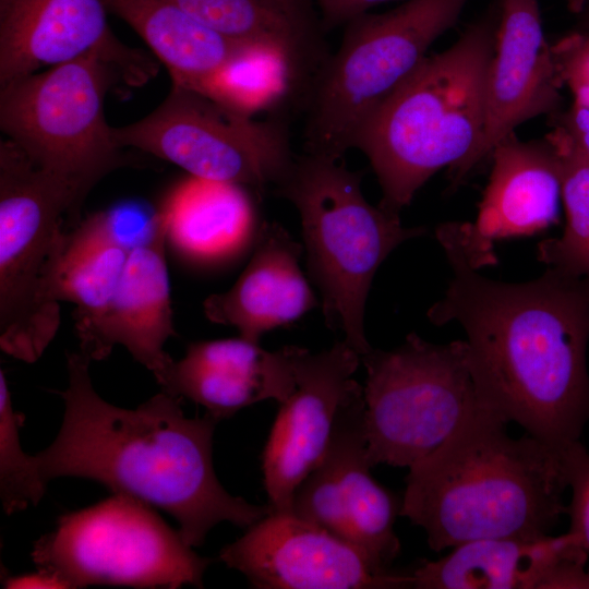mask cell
<instances>
[{
  "label": "cell",
  "instance_id": "cell-19",
  "mask_svg": "<svg viewBox=\"0 0 589 589\" xmlns=\"http://www.w3.org/2000/svg\"><path fill=\"white\" fill-rule=\"evenodd\" d=\"M589 553L567 531L459 544L411 573L417 589H586Z\"/></svg>",
  "mask_w": 589,
  "mask_h": 589
},
{
  "label": "cell",
  "instance_id": "cell-36",
  "mask_svg": "<svg viewBox=\"0 0 589 589\" xmlns=\"http://www.w3.org/2000/svg\"><path fill=\"white\" fill-rule=\"evenodd\" d=\"M586 573V589H589V567L587 568Z\"/></svg>",
  "mask_w": 589,
  "mask_h": 589
},
{
  "label": "cell",
  "instance_id": "cell-21",
  "mask_svg": "<svg viewBox=\"0 0 589 589\" xmlns=\"http://www.w3.org/2000/svg\"><path fill=\"white\" fill-rule=\"evenodd\" d=\"M301 253L302 245L283 226L265 223L237 281L204 301L205 316L213 323L235 326L240 337L253 342L297 321L317 305L300 268Z\"/></svg>",
  "mask_w": 589,
  "mask_h": 589
},
{
  "label": "cell",
  "instance_id": "cell-24",
  "mask_svg": "<svg viewBox=\"0 0 589 589\" xmlns=\"http://www.w3.org/2000/svg\"><path fill=\"white\" fill-rule=\"evenodd\" d=\"M248 189L190 176L165 203L170 229L180 231L187 250L204 260L255 245L265 223L259 220Z\"/></svg>",
  "mask_w": 589,
  "mask_h": 589
},
{
  "label": "cell",
  "instance_id": "cell-26",
  "mask_svg": "<svg viewBox=\"0 0 589 589\" xmlns=\"http://www.w3.org/2000/svg\"><path fill=\"white\" fill-rule=\"evenodd\" d=\"M545 137L556 151L562 172L565 227L557 238L541 241L537 257L548 267L572 277L589 278V161L557 127Z\"/></svg>",
  "mask_w": 589,
  "mask_h": 589
},
{
  "label": "cell",
  "instance_id": "cell-5",
  "mask_svg": "<svg viewBox=\"0 0 589 589\" xmlns=\"http://www.w3.org/2000/svg\"><path fill=\"white\" fill-rule=\"evenodd\" d=\"M361 180L362 172L348 169L342 158L305 152L275 185L299 213L308 271L320 289L325 322L342 332L360 357L372 349L364 309L377 268L400 243L428 232L405 227L399 215L371 205Z\"/></svg>",
  "mask_w": 589,
  "mask_h": 589
},
{
  "label": "cell",
  "instance_id": "cell-33",
  "mask_svg": "<svg viewBox=\"0 0 589 589\" xmlns=\"http://www.w3.org/2000/svg\"><path fill=\"white\" fill-rule=\"evenodd\" d=\"M4 585L5 588H68L60 578L41 569L28 575L9 577Z\"/></svg>",
  "mask_w": 589,
  "mask_h": 589
},
{
  "label": "cell",
  "instance_id": "cell-28",
  "mask_svg": "<svg viewBox=\"0 0 589 589\" xmlns=\"http://www.w3.org/2000/svg\"><path fill=\"white\" fill-rule=\"evenodd\" d=\"M24 416L13 409L4 372L0 371V495L7 514L36 505L44 495L34 456L23 452L20 429Z\"/></svg>",
  "mask_w": 589,
  "mask_h": 589
},
{
  "label": "cell",
  "instance_id": "cell-1",
  "mask_svg": "<svg viewBox=\"0 0 589 589\" xmlns=\"http://www.w3.org/2000/svg\"><path fill=\"white\" fill-rule=\"evenodd\" d=\"M436 238L453 276L430 322L462 326L482 407L563 453L589 421V278L549 267L527 283L493 280L470 264L458 223Z\"/></svg>",
  "mask_w": 589,
  "mask_h": 589
},
{
  "label": "cell",
  "instance_id": "cell-3",
  "mask_svg": "<svg viewBox=\"0 0 589 589\" xmlns=\"http://www.w3.org/2000/svg\"><path fill=\"white\" fill-rule=\"evenodd\" d=\"M477 407L406 477L400 516L421 527L431 550L507 536L542 534L567 515L562 453Z\"/></svg>",
  "mask_w": 589,
  "mask_h": 589
},
{
  "label": "cell",
  "instance_id": "cell-29",
  "mask_svg": "<svg viewBox=\"0 0 589 589\" xmlns=\"http://www.w3.org/2000/svg\"><path fill=\"white\" fill-rule=\"evenodd\" d=\"M562 461L567 489L572 491L568 531L589 553V452L578 441L563 450Z\"/></svg>",
  "mask_w": 589,
  "mask_h": 589
},
{
  "label": "cell",
  "instance_id": "cell-17",
  "mask_svg": "<svg viewBox=\"0 0 589 589\" xmlns=\"http://www.w3.org/2000/svg\"><path fill=\"white\" fill-rule=\"evenodd\" d=\"M490 159L477 218L458 223L464 251L477 269L496 263L494 241L533 236L561 221V163L545 136L525 142L514 132L494 147Z\"/></svg>",
  "mask_w": 589,
  "mask_h": 589
},
{
  "label": "cell",
  "instance_id": "cell-7",
  "mask_svg": "<svg viewBox=\"0 0 589 589\" xmlns=\"http://www.w3.org/2000/svg\"><path fill=\"white\" fill-rule=\"evenodd\" d=\"M122 65L97 49L0 85V128L39 168L73 190L80 206L111 171L136 166L106 122L105 97Z\"/></svg>",
  "mask_w": 589,
  "mask_h": 589
},
{
  "label": "cell",
  "instance_id": "cell-27",
  "mask_svg": "<svg viewBox=\"0 0 589 589\" xmlns=\"http://www.w3.org/2000/svg\"><path fill=\"white\" fill-rule=\"evenodd\" d=\"M300 80L281 53L256 47L231 61L195 91L253 116L276 106Z\"/></svg>",
  "mask_w": 589,
  "mask_h": 589
},
{
  "label": "cell",
  "instance_id": "cell-4",
  "mask_svg": "<svg viewBox=\"0 0 589 589\" xmlns=\"http://www.w3.org/2000/svg\"><path fill=\"white\" fill-rule=\"evenodd\" d=\"M498 20L497 1L450 47L426 56L360 131L354 147L376 175L384 211L399 215L443 168L456 188L481 165L484 82Z\"/></svg>",
  "mask_w": 589,
  "mask_h": 589
},
{
  "label": "cell",
  "instance_id": "cell-31",
  "mask_svg": "<svg viewBox=\"0 0 589 589\" xmlns=\"http://www.w3.org/2000/svg\"><path fill=\"white\" fill-rule=\"evenodd\" d=\"M318 11L323 31L330 29L366 13L371 8L388 1L406 0H312Z\"/></svg>",
  "mask_w": 589,
  "mask_h": 589
},
{
  "label": "cell",
  "instance_id": "cell-25",
  "mask_svg": "<svg viewBox=\"0 0 589 589\" xmlns=\"http://www.w3.org/2000/svg\"><path fill=\"white\" fill-rule=\"evenodd\" d=\"M130 250L115 237L110 220L100 213L82 220L67 233L46 284L48 298L75 305V330L96 318L111 299Z\"/></svg>",
  "mask_w": 589,
  "mask_h": 589
},
{
  "label": "cell",
  "instance_id": "cell-23",
  "mask_svg": "<svg viewBox=\"0 0 589 589\" xmlns=\"http://www.w3.org/2000/svg\"><path fill=\"white\" fill-rule=\"evenodd\" d=\"M107 7L143 38L172 83L192 89L247 51L263 47L220 35L171 0H107Z\"/></svg>",
  "mask_w": 589,
  "mask_h": 589
},
{
  "label": "cell",
  "instance_id": "cell-35",
  "mask_svg": "<svg viewBox=\"0 0 589 589\" xmlns=\"http://www.w3.org/2000/svg\"><path fill=\"white\" fill-rule=\"evenodd\" d=\"M587 0H565L568 10L576 14L582 8Z\"/></svg>",
  "mask_w": 589,
  "mask_h": 589
},
{
  "label": "cell",
  "instance_id": "cell-14",
  "mask_svg": "<svg viewBox=\"0 0 589 589\" xmlns=\"http://www.w3.org/2000/svg\"><path fill=\"white\" fill-rule=\"evenodd\" d=\"M296 388L280 404L262 455L272 513L292 514L298 485L320 464L342 402L360 386V354L345 340L312 353L290 346Z\"/></svg>",
  "mask_w": 589,
  "mask_h": 589
},
{
  "label": "cell",
  "instance_id": "cell-15",
  "mask_svg": "<svg viewBox=\"0 0 589 589\" xmlns=\"http://www.w3.org/2000/svg\"><path fill=\"white\" fill-rule=\"evenodd\" d=\"M170 227V213L164 204L152 220L149 237L130 250L106 308L75 330L80 351L92 361L106 359L116 345L123 346L158 384L173 362L165 344L177 336L166 263Z\"/></svg>",
  "mask_w": 589,
  "mask_h": 589
},
{
  "label": "cell",
  "instance_id": "cell-2",
  "mask_svg": "<svg viewBox=\"0 0 589 589\" xmlns=\"http://www.w3.org/2000/svg\"><path fill=\"white\" fill-rule=\"evenodd\" d=\"M91 361L67 352L69 383L57 392L63 422L51 445L34 456L46 484L59 477L97 481L170 514L192 546L221 521L250 527L272 513L219 483L212 459L216 418H187L182 398L165 390L135 409L108 404L93 387Z\"/></svg>",
  "mask_w": 589,
  "mask_h": 589
},
{
  "label": "cell",
  "instance_id": "cell-30",
  "mask_svg": "<svg viewBox=\"0 0 589 589\" xmlns=\"http://www.w3.org/2000/svg\"><path fill=\"white\" fill-rule=\"evenodd\" d=\"M551 49L573 104L589 110V35L574 29L552 44Z\"/></svg>",
  "mask_w": 589,
  "mask_h": 589
},
{
  "label": "cell",
  "instance_id": "cell-22",
  "mask_svg": "<svg viewBox=\"0 0 589 589\" xmlns=\"http://www.w3.org/2000/svg\"><path fill=\"white\" fill-rule=\"evenodd\" d=\"M202 24L239 43L281 53L303 79L325 62L312 0H171Z\"/></svg>",
  "mask_w": 589,
  "mask_h": 589
},
{
  "label": "cell",
  "instance_id": "cell-18",
  "mask_svg": "<svg viewBox=\"0 0 589 589\" xmlns=\"http://www.w3.org/2000/svg\"><path fill=\"white\" fill-rule=\"evenodd\" d=\"M500 20L484 82L481 165L524 122L564 108L563 83L542 27L538 0H498Z\"/></svg>",
  "mask_w": 589,
  "mask_h": 589
},
{
  "label": "cell",
  "instance_id": "cell-12",
  "mask_svg": "<svg viewBox=\"0 0 589 589\" xmlns=\"http://www.w3.org/2000/svg\"><path fill=\"white\" fill-rule=\"evenodd\" d=\"M363 386L340 406L326 452L298 485L292 514L356 548L377 570L389 573L400 553L394 525L401 498L371 476Z\"/></svg>",
  "mask_w": 589,
  "mask_h": 589
},
{
  "label": "cell",
  "instance_id": "cell-6",
  "mask_svg": "<svg viewBox=\"0 0 589 589\" xmlns=\"http://www.w3.org/2000/svg\"><path fill=\"white\" fill-rule=\"evenodd\" d=\"M469 0H406L346 24L341 44L312 80L306 153L342 158L372 115L416 71Z\"/></svg>",
  "mask_w": 589,
  "mask_h": 589
},
{
  "label": "cell",
  "instance_id": "cell-9",
  "mask_svg": "<svg viewBox=\"0 0 589 589\" xmlns=\"http://www.w3.org/2000/svg\"><path fill=\"white\" fill-rule=\"evenodd\" d=\"M368 457L407 467L437 449L481 404L465 340L435 345L416 333L361 356Z\"/></svg>",
  "mask_w": 589,
  "mask_h": 589
},
{
  "label": "cell",
  "instance_id": "cell-20",
  "mask_svg": "<svg viewBox=\"0 0 589 589\" xmlns=\"http://www.w3.org/2000/svg\"><path fill=\"white\" fill-rule=\"evenodd\" d=\"M159 385L218 421L263 400L281 404L296 388L290 346L267 351L242 337L193 342Z\"/></svg>",
  "mask_w": 589,
  "mask_h": 589
},
{
  "label": "cell",
  "instance_id": "cell-13",
  "mask_svg": "<svg viewBox=\"0 0 589 589\" xmlns=\"http://www.w3.org/2000/svg\"><path fill=\"white\" fill-rule=\"evenodd\" d=\"M259 589H404L410 573H382L356 548L293 514L271 513L220 550Z\"/></svg>",
  "mask_w": 589,
  "mask_h": 589
},
{
  "label": "cell",
  "instance_id": "cell-8",
  "mask_svg": "<svg viewBox=\"0 0 589 589\" xmlns=\"http://www.w3.org/2000/svg\"><path fill=\"white\" fill-rule=\"evenodd\" d=\"M81 209L73 190L36 166L13 142H0V348L27 363L38 360L61 322L46 284L61 253L65 221Z\"/></svg>",
  "mask_w": 589,
  "mask_h": 589
},
{
  "label": "cell",
  "instance_id": "cell-16",
  "mask_svg": "<svg viewBox=\"0 0 589 589\" xmlns=\"http://www.w3.org/2000/svg\"><path fill=\"white\" fill-rule=\"evenodd\" d=\"M107 0H0V85L100 49L124 69L132 85L156 64L112 35Z\"/></svg>",
  "mask_w": 589,
  "mask_h": 589
},
{
  "label": "cell",
  "instance_id": "cell-34",
  "mask_svg": "<svg viewBox=\"0 0 589 589\" xmlns=\"http://www.w3.org/2000/svg\"><path fill=\"white\" fill-rule=\"evenodd\" d=\"M575 15L576 25L574 29L589 35V0L585 2Z\"/></svg>",
  "mask_w": 589,
  "mask_h": 589
},
{
  "label": "cell",
  "instance_id": "cell-10",
  "mask_svg": "<svg viewBox=\"0 0 589 589\" xmlns=\"http://www.w3.org/2000/svg\"><path fill=\"white\" fill-rule=\"evenodd\" d=\"M192 548L153 506L113 493L60 516L56 528L35 542L32 557L68 588H202L212 560Z\"/></svg>",
  "mask_w": 589,
  "mask_h": 589
},
{
  "label": "cell",
  "instance_id": "cell-11",
  "mask_svg": "<svg viewBox=\"0 0 589 589\" xmlns=\"http://www.w3.org/2000/svg\"><path fill=\"white\" fill-rule=\"evenodd\" d=\"M111 131L121 148L148 153L192 177L257 193L276 185L294 159L280 122L255 120L176 83L149 115Z\"/></svg>",
  "mask_w": 589,
  "mask_h": 589
},
{
  "label": "cell",
  "instance_id": "cell-32",
  "mask_svg": "<svg viewBox=\"0 0 589 589\" xmlns=\"http://www.w3.org/2000/svg\"><path fill=\"white\" fill-rule=\"evenodd\" d=\"M552 127L563 131L576 151L589 161V110L572 104L550 118Z\"/></svg>",
  "mask_w": 589,
  "mask_h": 589
}]
</instances>
